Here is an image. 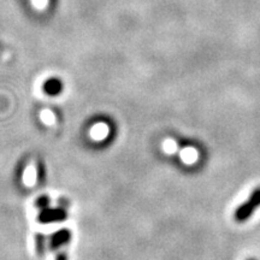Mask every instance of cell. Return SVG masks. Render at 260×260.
Returning <instances> with one entry per match:
<instances>
[{
    "label": "cell",
    "mask_w": 260,
    "mask_h": 260,
    "mask_svg": "<svg viewBox=\"0 0 260 260\" xmlns=\"http://www.w3.org/2000/svg\"><path fill=\"white\" fill-rule=\"evenodd\" d=\"M251 260H253V259H251Z\"/></svg>",
    "instance_id": "10"
},
{
    "label": "cell",
    "mask_w": 260,
    "mask_h": 260,
    "mask_svg": "<svg viewBox=\"0 0 260 260\" xmlns=\"http://www.w3.org/2000/svg\"><path fill=\"white\" fill-rule=\"evenodd\" d=\"M48 206H50V198L41 197L37 200V207H39L40 210L46 209V207H48Z\"/></svg>",
    "instance_id": "7"
},
{
    "label": "cell",
    "mask_w": 260,
    "mask_h": 260,
    "mask_svg": "<svg viewBox=\"0 0 260 260\" xmlns=\"http://www.w3.org/2000/svg\"><path fill=\"white\" fill-rule=\"evenodd\" d=\"M63 90V83L58 79H48L44 83V92L47 95H58Z\"/></svg>",
    "instance_id": "4"
},
{
    "label": "cell",
    "mask_w": 260,
    "mask_h": 260,
    "mask_svg": "<svg viewBox=\"0 0 260 260\" xmlns=\"http://www.w3.org/2000/svg\"><path fill=\"white\" fill-rule=\"evenodd\" d=\"M56 260H68V256L64 252H58V254L56 256Z\"/></svg>",
    "instance_id": "9"
},
{
    "label": "cell",
    "mask_w": 260,
    "mask_h": 260,
    "mask_svg": "<svg viewBox=\"0 0 260 260\" xmlns=\"http://www.w3.org/2000/svg\"><path fill=\"white\" fill-rule=\"evenodd\" d=\"M32 4L37 9H45L48 4V0H32Z\"/></svg>",
    "instance_id": "8"
},
{
    "label": "cell",
    "mask_w": 260,
    "mask_h": 260,
    "mask_svg": "<svg viewBox=\"0 0 260 260\" xmlns=\"http://www.w3.org/2000/svg\"><path fill=\"white\" fill-rule=\"evenodd\" d=\"M260 206V187L253 191L251 197L245 201V204L237 207L235 212V219L237 222H245L254 213V211Z\"/></svg>",
    "instance_id": "1"
},
{
    "label": "cell",
    "mask_w": 260,
    "mask_h": 260,
    "mask_svg": "<svg viewBox=\"0 0 260 260\" xmlns=\"http://www.w3.org/2000/svg\"><path fill=\"white\" fill-rule=\"evenodd\" d=\"M35 243H37V252L39 255H44L45 248H46V237L42 234H37L35 236Z\"/></svg>",
    "instance_id": "5"
},
{
    "label": "cell",
    "mask_w": 260,
    "mask_h": 260,
    "mask_svg": "<svg viewBox=\"0 0 260 260\" xmlns=\"http://www.w3.org/2000/svg\"><path fill=\"white\" fill-rule=\"evenodd\" d=\"M182 158H183L187 162L194 161L195 159H197V152L191 148H187L186 151L183 152V154H182Z\"/></svg>",
    "instance_id": "6"
},
{
    "label": "cell",
    "mask_w": 260,
    "mask_h": 260,
    "mask_svg": "<svg viewBox=\"0 0 260 260\" xmlns=\"http://www.w3.org/2000/svg\"><path fill=\"white\" fill-rule=\"evenodd\" d=\"M71 239V233L69 229H60L52 234L50 237V241H48V247L52 251H59L61 247L68 245L70 242Z\"/></svg>",
    "instance_id": "3"
},
{
    "label": "cell",
    "mask_w": 260,
    "mask_h": 260,
    "mask_svg": "<svg viewBox=\"0 0 260 260\" xmlns=\"http://www.w3.org/2000/svg\"><path fill=\"white\" fill-rule=\"evenodd\" d=\"M68 217L67 211L61 207H57V209H51L50 206L46 207V209H42L41 212L39 213L38 220L40 223L48 224V223H56V222H61V220H65Z\"/></svg>",
    "instance_id": "2"
}]
</instances>
